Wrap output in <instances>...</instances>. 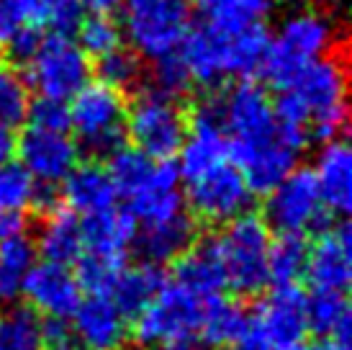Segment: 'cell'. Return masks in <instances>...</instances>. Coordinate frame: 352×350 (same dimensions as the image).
<instances>
[{"label": "cell", "instance_id": "4dcf8cb0", "mask_svg": "<svg viewBox=\"0 0 352 350\" xmlns=\"http://www.w3.org/2000/svg\"><path fill=\"white\" fill-rule=\"evenodd\" d=\"M270 49V31L263 23L229 34V72L236 80H250L263 72Z\"/></svg>", "mask_w": 352, "mask_h": 350}, {"label": "cell", "instance_id": "d4e9b609", "mask_svg": "<svg viewBox=\"0 0 352 350\" xmlns=\"http://www.w3.org/2000/svg\"><path fill=\"white\" fill-rule=\"evenodd\" d=\"M173 278L180 281L183 286H188L190 291L201 294V296L221 294V289H226V286L214 237L190 245V250L175 260V276Z\"/></svg>", "mask_w": 352, "mask_h": 350}, {"label": "cell", "instance_id": "603a6c76", "mask_svg": "<svg viewBox=\"0 0 352 350\" xmlns=\"http://www.w3.org/2000/svg\"><path fill=\"white\" fill-rule=\"evenodd\" d=\"M36 253L50 262L72 265L82 255V232L80 219L67 206H54L41 219L39 234H36Z\"/></svg>", "mask_w": 352, "mask_h": 350}, {"label": "cell", "instance_id": "e575fe53", "mask_svg": "<svg viewBox=\"0 0 352 350\" xmlns=\"http://www.w3.org/2000/svg\"><path fill=\"white\" fill-rule=\"evenodd\" d=\"M78 44L80 49L88 54V57H103L108 52L121 47L124 41V31H121V23L111 19L108 13H93L90 19H82V23L78 26Z\"/></svg>", "mask_w": 352, "mask_h": 350}, {"label": "cell", "instance_id": "6da1fadb", "mask_svg": "<svg viewBox=\"0 0 352 350\" xmlns=\"http://www.w3.org/2000/svg\"><path fill=\"white\" fill-rule=\"evenodd\" d=\"M216 101L232 163L242 170L252 194L273 191L298 167L306 136L278 121L267 90L252 78L216 93Z\"/></svg>", "mask_w": 352, "mask_h": 350}, {"label": "cell", "instance_id": "7bdbcfd3", "mask_svg": "<svg viewBox=\"0 0 352 350\" xmlns=\"http://www.w3.org/2000/svg\"><path fill=\"white\" fill-rule=\"evenodd\" d=\"M78 335L69 320H47L44 322V350H78Z\"/></svg>", "mask_w": 352, "mask_h": 350}, {"label": "cell", "instance_id": "f35d334b", "mask_svg": "<svg viewBox=\"0 0 352 350\" xmlns=\"http://www.w3.org/2000/svg\"><path fill=\"white\" fill-rule=\"evenodd\" d=\"M47 0H0V47L19 31L44 26Z\"/></svg>", "mask_w": 352, "mask_h": 350}, {"label": "cell", "instance_id": "1f68e13d", "mask_svg": "<svg viewBox=\"0 0 352 350\" xmlns=\"http://www.w3.org/2000/svg\"><path fill=\"white\" fill-rule=\"evenodd\" d=\"M309 243L303 234H280L270 240L267 250V278L275 286H294L306 273Z\"/></svg>", "mask_w": 352, "mask_h": 350}, {"label": "cell", "instance_id": "74e56055", "mask_svg": "<svg viewBox=\"0 0 352 350\" xmlns=\"http://www.w3.org/2000/svg\"><path fill=\"white\" fill-rule=\"evenodd\" d=\"M144 75V68L139 62V54L134 49L118 47L98 57V78L100 83L116 88V90H126L134 88Z\"/></svg>", "mask_w": 352, "mask_h": 350}, {"label": "cell", "instance_id": "8d00e7d4", "mask_svg": "<svg viewBox=\"0 0 352 350\" xmlns=\"http://www.w3.org/2000/svg\"><path fill=\"white\" fill-rule=\"evenodd\" d=\"M193 85L190 70H188L186 59L180 57V52H167L152 59V70H149V88H155L157 93H165L170 98L186 96Z\"/></svg>", "mask_w": 352, "mask_h": 350}, {"label": "cell", "instance_id": "277c9868", "mask_svg": "<svg viewBox=\"0 0 352 350\" xmlns=\"http://www.w3.org/2000/svg\"><path fill=\"white\" fill-rule=\"evenodd\" d=\"M224 229L214 237L224 286L234 294L252 296L270 283L267 278V250H270V227L254 214H242L221 224Z\"/></svg>", "mask_w": 352, "mask_h": 350}, {"label": "cell", "instance_id": "4316f807", "mask_svg": "<svg viewBox=\"0 0 352 350\" xmlns=\"http://www.w3.org/2000/svg\"><path fill=\"white\" fill-rule=\"evenodd\" d=\"M36 245L29 232L0 240V302H13L21 296L23 281L36 265Z\"/></svg>", "mask_w": 352, "mask_h": 350}, {"label": "cell", "instance_id": "d590c367", "mask_svg": "<svg viewBox=\"0 0 352 350\" xmlns=\"http://www.w3.org/2000/svg\"><path fill=\"white\" fill-rule=\"evenodd\" d=\"M155 160L147 157L144 152H139L137 147H118L113 155H108L106 170L111 175V181L116 185L118 196H129L137 188L147 173L152 170Z\"/></svg>", "mask_w": 352, "mask_h": 350}, {"label": "cell", "instance_id": "44dd1931", "mask_svg": "<svg viewBox=\"0 0 352 350\" xmlns=\"http://www.w3.org/2000/svg\"><path fill=\"white\" fill-rule=\"evenodd\" d=\"M177 52L186 59L193 83L216 88L226 78H232V72H229V34H224V31L208 29V26L188 29Z\"/></svg>", "mask_w": 352, "mask_h": 350}, {"label": "cell", "instance_id": "5bb4252c", "mask_svg": "<svg viewBox=\"0 0 352 350\" xmlns=\"http://www.w3.org/2000/svg\"><path fill=\"white\" fill-rule=\"evenodd\" d=\"M124 198L129 201L126 214L134 219L137 227L165 222L186 212L183 178L177 165H173L170 160H155L147 178Z\"/></svg>", "mask_w": 352, "mask_h": 350}, {"label": "cell", "instance_id": "e0dca14e", "mask_svg": "<svg viewBox=\"0 0 352 350\" xmlns=\"http://www.w3.org/2000/svg\"><path fill=\"white\" fill-rule=\"evenodd\" d=\"M69 320L82 350H121L131 332L129 317L108 294H85Z\"/></svg>", "mask_w": 352, "mask_h": 350}, {"label": "cell", "instance_id": "f6af8a7d", "mask_svg": "<svg viewBox=\"0 0 352 350\" xmlns=\"http://www.w3.org/2000/svg\"><path fill=\"white\" fill-rule=\"evenodd\" d=\"M82 10H90V13H113L116 8H121V0H78Z\"/></svg>", "mask_w": 352, "mask_h": 350}, {"label": "cell", "instance_id": "ee69618b", "mask_svg": "<svg viewBox=\"0 0 352 350\" xmlns=\"http://www.w3.org/2000/svg\"><path fill=\"white\" fill-rule=\"evenodd\" d=\"M26 214H13V216H3L0 219V240H6V237H13V234H23L26 232Z\"/></svg>", "mask_w": 352, "mask_h": 350}, {"label": "cell", "instance_id": "f1b7e54d", "mask_svg": "<svg viewBox=\"0 0 352 350\" xmlns=\"http://www.w3.org/2000/svg\"><path fill=\"white\" fill-rule=\"evenodd\" d=\"M0 350H44V317L8 302L0 309Z\"/></svg>", "mask_w": 352, "mask_h": 350}, {"label": "cell", "instance_id": "836d02e7", "mask_svg": "<svg viewBox=\"0 0 352 350\" xmlns=\"http://www.w3.org/2000/svg\"><path fill=\"white\" fill-rule=\"evenodd\" d=\"M36 204V183L19 163L0 165V219L13 214H29Z\"/></svg>", "mask_w": 352, "mask_h": 350}, {"label": "cell", "instance_id": "2e32d148", "mask_svg": "<svg viewBox=\"0 0 352 350\" xmlns=\"http://www.w3.org/2000/svg\"><path fill=\"white\" fill-rule=\"evenodd\" d=\"M314 291H344L352 278V234L347 224H334L309 243L306 273Z\"/></svg>", "mask_w": 352, "mask_h": 350}, {"label": "cell", "instance_id": "7a4b0ae2", "mask_svg": "<svg viewBox=\"0 0 352 350\" xmlns=\"http://www.w3.org/2000/svg\"><path fill=\"white\" fill-rule=\"evenodd\" d=\"M283 127L319 142L340 136L347 127V70L342 57L324 54L303 65L273 101Z\"/></svg>", "mask_w": 352, "mask_h": 350}, {"label": "cell", "instance_id": "30bf717a", "mask_svg": "<svg viewBox=\"0 0 352 350\" xmlns=\"http://www.w3.org/2000/svg\"><path fill=\"white\" fill-rule=\"evenodd\" d=\"M26 68V83L34 88L41 98L54 101H69L78 90L90 83V57L80 49L72 37L50 34L41 37L36 52L23 65Z\"/></svg>", "mask_w": 352, "mask_h": 350}, {"label": "cell", "instance_id": "3957f363", "mask_svg": "<svg viewBox=\"0 0 352 350\" xmlns=\"http://www.w3.org/2000/svg\"><path fill=\"white\" fill-rule=\"evenodd\" d=\"M337 47V23L332 13L322 8H294L285 13L278 29L270 34V49L263 75L278 90H283L311 59L329 54Z\"/></svg>", "mask_w": 352, "mask_h": 350}, {"label": "cell", "instance_id": "f546056e", "mask_svg": "<svg viewBox=\"0 0 352 350\" xmlns=\"http://www.w3.org/2000/svg\"><path fill=\"white\" fill-rule=\"evenodd\" d=\"M245 320L247 309H242L239 304L221 296V294H216L206 304L198 340L206 345H214V348H226L236 340L239 330L245 327Z\"/></svg>", "mask_w": 352, "mask_h": 350}, {"label": "cell", "instance_id": "8fae6325", "mask_svg": "<svg viewBox=\"0 0 352 350\" xmlns=\"http://www.w3.org/2000/svg\"><path fill=\"white\" fill-rule=\"evenodd\" d=\"M186 183L188 185H183V194H186V206L190 209V216L211 227L232 222L236 216L247 214L252 206V188L247 185L245 175L232 163V157L208 167Z\"/></svg>", "mask_w": 352, "mask_h": 350}, {"label": "cell", "instance_id": "bcb514c9", "mask_svg": "<svg viewBox=\"0 0 352 350\" xmlns=\"http://www.w3.org/2000/svg\"><path fill=\"white\" fill-rule=\"evenodd\" d=\"M13 147H16V136H13L10 127L0 124V165L10 160V155H13Z\"/></svg>", "mask_w": 352, "mask_h": 350}, {"label": "cell", "instance_id": "d6a6232c", "mask_svg": "<svg viewBox=\"0 0 352 350\" xmlns=\"http://www.w3.org/2000/svg\"><path fill=\"white\" fill-rule=\"evenodd\" d=\"M31 106V88L16 65L0 62V124L19 127L26 124Z\"/></svg>", "mask_w": 352, "mask_h": 350}, {"label": "cell", "instance_id": "b9f144b4", "mask_svg": "<svg viewBox=\"0 0 352 350\" xmlns=\"http://www.w3.org/2000/svg\"><path fill=\"white\" fill-rule=\"evenodd\" d=\"M39 41H41V29H36V26L19 31L16 37H10V39L3 44L6 52H8V62L10 65H16V68H19V65L23 68V65L31 59V54L36 52Z\"/></svg>", "mask_w": 352, "mask_h": 350}, {"label": "cell", "instance_id": "cb8c5ba5", "mask_svg": "<svg viewBox=\"0 0 352 350\" xmlns=\"http://www.w3.org/2000/svg\"><path fill=\"white\" fill-rule=\"evenodd\" d=\"M162 283H165L162 265H152V262L144 260L137 262V265L124 262L121 271L116 273L113 283H111V289H108V296L131 320L152 302V296L160 291Z\"/></svg>", "mask_w": 352, "mask_h": 350}, {"label": "cell", "instance_id": "52a82bcc", "mask_svg": "<svg viewBox=\"0 0 352 350\" xmlns=\"http://www.w3.org/2000/svg\"><path fill=\"white\" fill-rule=\"evenodd\" d=\"M211 296L190 291L180 281H167L152 296V302L134 317V340L142 348H160L165 342L198 338L204 309Z\"/></svg>", "mask_w": 352, "mask_h": 350}, {"label": "cell", "instance_id": "484cf974", "mask_svg": "<svg viewBox=\"0 0 352 350\" xmlns=\"http://www.w3.org/2000/svg\"><path fill=\"white\" fill-rule=\"evenodd\" d=\"M270 0H193V10L201 19V26L234 34L250 29L254 23H263L270 13Z\"/></svg>", "mask_w": 352, "mask_h": 350}, {"label": "cell", "instance_id": "9c48e42d", "mask_svg": "<svg viewBox=\"0 0 352 350\" xmlns=\"http://www.w3.org/2000/svg\"><path fill=\"white\" fill-rule=\"evenodd\" d=\"M188 134V114L177 98L144 88L126 103V139L131 147L152 160H170L177 155Z\"/></svg>", "mask_w": 352, "mask_h": 350}, {"label": "cell", "instance_id": "8992f818", "mask_svg": "<svg viewBox=\"0 0 352 350\" xmlns=\"http://www.w3.org/2000/svg\"><path fill=\"white\" fill-rule=\"evenodd\" d=\"M69 129L78 134L82 147L93 160L113 155L126 145V98L121 90L100 80H90L67 101Z\"/></svg>", "mask_w": 352, "mask_h": 350}, {"label": "cell", "instance_id": "9a60e30c", "mask_svg": "<svg viewBox=\"0 0 352 350\" xmlns=\"http://www.w3.org/2000/svg\"><path fill=\"white\" fill-rule=\"evenodd\" d=\"M21 296L26 299V307H31L39 317L69 320L82 299V289L69 265L36 260L23 281Z\"/></svg>", "mask_w": 352, "mask_h": 350}, {"label": "cell", "instance_id": "ffe728a7", "mask_svg": "<svg viewBox=\"0 0 352 350\" xmlns=\"http://www.w3.org/2000/svg\"><path fill=\"white\" fill-rule=\"evenodd\" d=\"M134 219L121 209H106L98 214H90L80 219L82 232V255H93L100 260L124 265L126 253L134 245Z\"/></svg>", "mask_w": 352, "mask_h": 350}, {"label": "cell", "instance_id": "7402d4cb", "mask_svg": "<svg viewBox=\"0 0 352 350\" xmlns=\"http://www.w3.org/2000/svg\"><path fill=\"white\" fill-rule=\"evenodd\" d=\"M196 243V222L190 214H177L173 219L155 224H142L134 229V250L142 255L144 262L167 265L175 262L183 253Z\"/></svg>", "mask_w": 352, "mask_h": 350}, {"label": "cell", "instance_id": "c3c4849f", "mask_svg": "<svg viewBox=\"0 0 352 350\" xmlns=\"http://www.w3.org/2000/svg\"><path fill=\"white\" fill-rule=\"evenodd\" d=\"M157 350H204V342L198 340V338H183V340L165 342V345H160Z\"/></svg>", "mask_w": 352, "mask_h": 350}, {"label": "cell", "instance_id": "60d3db41", "mask_svg": "<svg viewBox=\"0 0 352 350\" xmlns=\"http://www.w3.org/2000/svg\"><path fill=\"white\" fill-rule=\"evenodd\" d=\"M85 19V10L78 0H47L44 3V26L52 34L72 37Z\"/></svg>", "mask_w": 352, "mask_h": 350}, {"label": "cell", "instance_id": "d6986e66", "mask_svg": "<svg viewBox=\"0 0 352 350\" xmlns=\"http://www.w3.org/2000/svg\"><path fill=\"white\" fill-rule=\"evenodd\" d=\"M59 196H62V206H67L78 216H90L113 209L118 201L116 185L111 181L106 165H100L98 160L78 163L72 167L59 185Z\"/></svg>", "mask_w": 352, "mask_h": 350}, {"label": "cell", "instance_id": "7c38bea8", "mask_svg": "<svg viewBox=\"0 0 352 350\" xmlns=\"http://www.w3.org/2000/svg\"><path fill=\"white\" fill-rule=\"evenodd\" d=\"M265 196V224L280 234H303L309 229H319L327 219V209L311 167H296Z\"/></svg>", "mask_w": 352, "mask_h": 350}, {"label": "cell", "instance_id": "ba28073f", "mask_svg": "<svg viewBox=\"0 0 352 350\" xmlns=\"http://www.w3.org/2000/svg\"><path fill=\"white\" fill-rule=\"evenodd\" d=\"M121 31L131 49L155 59L175 52L190 29L193 0H121Z\"/></svg>", "mask_w": 352, "mask_h": 350}, {"label": "cell", "instance_id": "ac0fdd59", "mask_svg": "<svg viewBox=\"0 0 352 350\" xmlns=\"http://www.w3.org/2000/svg\"><path fill=\"white\" fill-rule=\"evenodd\" d=\"M311 175L327 214L347 216L352 209V152L350 145L334 136L327 139L314 157Z\"/></svg>", "mask_w": 352, "mask_h": 350}, {"label": "cell", "instance_id": "83f0119b", "mask_svg": "<svg viewBox=\"0 0 352 350\" xmlns=\"http://www.w3.org/2000/svg\"><path fill=\"white\" fill-rule=\"evenodd\" d=\"M309 332L319 338L347 340L350 338V302L344 291H314L306 296Z\"/></svg>", "mask_w": 352, "mask_h": 350}, {"label": "cell", "instance_id": "5b68a950", "mask_svg": "<svg viewBox=\"0 0 352 350\" xmlns=\"http://www.w3.org/2000/svg\"><path fill=\"white\" fill-rule=\"evenodd\" d=\"M306 294L294 286H275L247 311L234 350H298L306 342Z\"/></svg>", "mask_w": 352, "mask_h": 350}, {"label": "cell", "instance_id": "4fadbf2b", "mask_svg": "<svg viewBox=\"0 0 352 350\" xmlns=\"http://www.w3.org/2000/svg\"><path fill=\"white\" fill-rule=\"evenodd\" d=\"M13 152L19 155V165L29 173L31 181L44 188H59L69 170L80 163V147L69 132L26 127L16 139Z\"/></svg>", "mask_w": 352, "mask_h": 350}, {"label": "cell", "instance_id": "7dc6e473", "mask_svg": "<svg viewBox=\"0 0 352 350\" xmlns=\"http://www.w3.org/2000/svg\"><path fill=\"white\" fill-rule=\"evenodd\" d=\"M298 350H350L347 340H332V338H319L314 342H303Z\"/></svg>", "mask_w": 352, "mask_h": 350}, {"label": "cell", "instance_id": "ab89813d", "mask_svg": "<svg viewBox=\"0 0 352 350\" xmlns=\"http://www.w3.org/2000/svg\"><path fill=\"white\" fill-rule=\"evenodd\" d=\"M26 124L47 132H69V108L67 101H54V98H36L31 101Z\"/></svg>", "mask_w": 352, "mask_h": 350}]
</instances>
